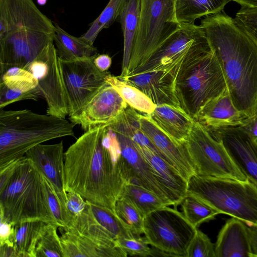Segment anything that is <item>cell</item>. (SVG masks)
<instances>
[{
  "instance_id": "cell-10",
  "label": "cell",
  "mask_w": 257,
  "mask_h": 257,
  "mask_svg": "<svg viewBox=\"0 0 257 257\" xmlns=\"http://www.w3.org/2000/svg\"><path fill=\"white\" fill-rule=\"evenodd\" d=\"M183 145L197 175L240 181L247 179L233 162L222 142L198 122L195 120L188 140Z\"/></svg>"
},
{
  "instance_id": "cell-24",
  "label": "cell",
  "mask_w": 257,
  "mask_h": 257,
  "mask_svg": "<svg viewBox=\"0 0 257 257\" xmlns=\"http://www.w3.org/2000/svg\"><path fill=\"white\" fill-rule=\"evenodd\" d=\"M145 160L161 182L181 203L187 194L188 181L179 171L164 158L149 148L138 144Z\"/></svg>"
},
{
  "instance_id": "cell-47",
  "label": "cell",
  "mask_w": 257,
  "mask_h": 257,
  "mask_svg": "<svg viewBox=\"0 0 257 257\" xmlns=\"http://www.w3.org/2000/svg\"><path fill=\"white\" fill-rule=\"evenodd\" d=\"M111 57L107 54H98L94 60L95 66L102 72L107 71L111 66Z\"/></svg>"
},
{
  "instance_id": "cell-26",
  "label": "cell",
  "mask_w": 257,
  "mask_h": 257,
  "mask_svg": "<svg viewBox=\"0 0 257 257\" xmlns=\"http://www.w3.org/2000/svg\"><path fill=\"white\" fill-rule=\"evenodd\" d=\"M47 224L30 221L14 225L10 241L17 257H36L37 243Z\"/></svg>"
},
{
  "instance_id": "cell-6",
  "label": "cell",
  "mask_w": 257,
  "mask_h": 257,
  "mask_svg": "<svg viewBox=\"0 0 257 257\" xmlns=\"http://www.w3.org/2000/svg\"><path fill=\"white\" fill-rule=\"evenodd\" d=\"M226 89L222 70L211 48L189 55L181 64L175 78L180 106L194 119L203 105Z\"/></svg>"
},
{
  "instance_id": "cell-13",
  "label": "cell",
  "mask_w": 257,
  "mask_h": 257,
  "mask_svg": "<svg viewBox=\"0 0 257 257\" xmlns=\"http://www.w3.org/2000/svg\"><path fill=\"white\" fill-rule=\"evenodd\" d=\"M26 70L38 80V87L47 103V114L65 118L69 114L68 101L54 42L44 49Z\"/></svg>"
},
{
  "instance_id": "cell-38",
  "label": "cell",
  "mask_w": 257,
  "mask_h": 257,
  "mask_svg": "<svg viewBox=\"0 0 257 257\" xmlns=\"http://www.w3.org/2000/svg\"><path fill=\"white\" fill-rule=\"evenodd\" d=\"M44 178L48 190L50 207L57 225L58 228L70 226L76 217L69 211L66 204L60 200L51 183Z\"/></svg>"
},
{
  "instance_id": "cell-2",
  "label": "cell",
  "mask_w": 257,
  "mask_h": 257,
  "mask_svg": "<svg viewBox=\"0 0 257 257\" xmlns=\"http://www.w3.org/2000/svg\"><path fill=\"white\" fill-rule=\"evenodd\" d=\"M222 70L235 107L247 116L257 112V42L224 13L201 21Z\"/></svg>"
},
{
  "instance_id": "cell-22",
  "label": "cell",
  "mask_w": 257,
  "mask_h": 257,
  "mask_svg": "<svg viewBox=\"0 0 257 257\" xmlns=\"http://www.w3.org/2000/svg\"><path fill=\"white\" fill-rule=\"evenodd\" d=\"M216 257H251L246 224L235 218L227 220L215 243Z\"/></svg>"
},
{
  "instance_id": "cell-11",
  "label": "cell",
  "mask_w": 257,
  "mask_h": 257,
  "mask_svg": "<svg viewBox=\"0 0 257 257\" xmlns=\"http://www.w3.org/2000/svg\"><path fill=\"white\" fill-rule=\"evenodd\" d=\"M209 48L208 39L201 25L180 24L161 47L128 75L163 70L172 73L176 78L181 64L189 55L199 50Z\"/></svg>"
},
{
  "instance_id": "cell-4",
  "label": "cell",
  "mask_w": 257,
  "mask_h": 257,
  "mask_svg": "<svg viewBox=\"0 0 257 257\" xmlns=\"http://www.w3.org/2000/svg\"><path fill=\"white\" fill-rule=\"evenodd\" d=\"M0 210L1 219L13 225L41 221L57 225L44 176L25 156L0 168Z\"/></svg>"
},
{
  "instance_id": "cell-18",
  "label": "cell",
  "mask_w": 257,
  "mask_h": 257,
  "mask_svg": "<svg viewBox=\"0 0 257 257\" xmlns=\"http://www.w3.org/2000/svg\"><path fill=\"white\" fill-rule=\"evenodd\" d=\"M64 153L61 141L52 145L39 144L28 151L25 156L33 162L52 185L60 200L66 204Z\"/></svg>"
},
{
  "instance_id": "cell-41",
  "label": "cell",
  "mask_w": 257,
  "mask_h": 257,
  "mask_svg": "<svg viewBox=\"0 0 257 257\" xmlns=\"http://www.w3.org/2000/svg\"><path fill=\"white\" fill-rule=\"evenodd\" d=\"M43 97L42 93L37 86L30 91L24 92L10 89L4 83L0 82V108L7 105L24 100H37Z\"/></svg>"
},
{
  "instance_id": "cell-42",
  "label": "cell",
  "mask_w": 257,
  "mask_h": 257,
  "mask_svg": "<svg viewBox=\"0 0 257 257\" xmlns=\"http://www.w3.org/2000/svg\"><path fill=\"white\" fill-rule=\"evenodd\" d=\"M234 19L237 24L257 42V8L241 7Z\"/></svg>"
},
{
  "instance_id": "cell-43",
  "label": "cell",
  "mask_w": 257,
  "mask_h": 257,
  "mask_svg": "<svg viewBox=\"0 0 257 257\" xmlns=\"http://www.w3.org/2000/svg\"><path fill=\"white\" fill-rule=\"evenodd\" d=\"M66 204L69 211L76 217L85 209L87 202L79 194L67 192Z\"/></svg>"
},
{
  "instance_id": "cell-21",
  "label": "cell",
  "mask_w": 257,
  "mask_h": 257,
  "mask_svg": "<svg viewBox=\"0 0 257 257\" xmlns=\"http://www.w3.org/2000/svg\"><path fill=\"white\" fill-rule=\"evenodd\" d=\"M246 117L235 107L226 89L203 105L194 120L209 131H212L223 127L238 126Z\"/></svg>"
},
{
  "instance_id": "cell-17",
  "label": "cell",
  "mask_w": 257,
  "mask_h": 257,
  "mask_svg": "<svg viewBox=\"0 0 257 257\" xmlns=\"http://www.w3.org/2000/svg\"><path fill=\"white\" fill-rule=\"evenodd\" d=\"M141 129L157 149L161 156L173 166L188 181L196 175L194 166L184 145L179 144L145 114H140Z\"/></svg>"
},
{
  "instance_id": "cell-31",
  "label": "cell",
  "mask_w": 257,
  "mask_h": 257,
  "mask_svg": "<svg viewBox=\"0 0 257 257\" xmlns=\"http://www.w3.org/2000/svg\"><path fill=\"white\" fill-rule=\"evenodd\" d=\"M121 196L130 199L145 216L167 206L155 193L133 183L128 182L125 184Z\"/></svg>"
},
{
  "instance_id": "cell-9",
  "label": "cell",
  "mask_w": 257,
  "mask_h": 257,
  "mask_svg": "<svg viewBox=\"0 0 257 257\" xmlns=\"http://www.w3.org/2000/svg\"><path fill=\"white\" fill-rule=\"evenodd\" d=\"M165 206L145 216L144 234L149 244L168 256L187 257L197 228L177 209Z\"/></svg>"
},
{
  "instance_id": "cell-30",
  "label": "cell",
  "mask_w": 257,
  "mask_h": 257,
  "mask_svg": "<svg viewBox=\"0 0 257 257\" xmlns=\"http://www.w3.org/2000/svg\"><path fill=\"white\" fill-rule=\"evenodd\" d=\"M106 81L117 91L132 108L148 115L154 111L156 105L138 88L110 73L106 77Z\"/></svg>"
},
{
  "instance_id": "cell-28",
  "label": "cell",
  "mask_w": 257,
  "mask_h": 257,
  "mask_svg": "<svg viewBox=\"0 0 257 257\" xmlns=\"http://www.w3.org/2000/svg\"><path fill=\"white\" fill-rule=\"evenodd\" d=\"M55 26L54 43L60 59L70 60L98 54L97 48L81 36L75 37L66 32L57 24Z\"/></svg>"
},
{
  "instance_id": "cell-49",
  "label": "cell",
  "mask_w": 257,
  "mask_h": 257,
  "mask_svg": "<svg viewBox=\"0 0 257 257\" xmlns=\"http://www.w3.org/2000/svg\"><path fill=\"white\" fill-rule=\"evenodd\" d=\"M47 2V0H37V3L40 6L45 5Z\"/></svg>"
},
{
  "instance_id": "cell-29",
  "label": "cell",
  "mask_w": 257,
  "mask_h": 257,
  "mask_svg": "<svg viewBox=\"0 0 257 257\" xmlns=\"http://www.w3.org/2000/svg\"><path fill=\"white\" fill-rule=\"evenodd\" d=\"M139 116L140 114L135 109L128 106L108 125L114 131L127 136L137 144L149 148L161 156L157 149L141 130Z\"/></svg>"
},
{
  "instance_id": "cell-35",
  "label": "cell",
  "mask_w": 257,
  "mask_h": 257,
  "mask_svg": "<svg viewBox=\"0 0 257 257\" xmlns=\"http://www.w3.org/2000/svg\"><path fill=\"white\" fill-rule=\"evenodd\" d=\"M115 212L136 236L144 234L145 216L130 199L119 197L115 205Z\"/></svg>"
},
{
  "instance_id": "cell-23",
  "label": "cell",
  "mask_w": 257,
  "mask_h": 257,
  "mask_svg": "<svg viewBox=\"0 0 257 257\" xmlns=\"http://www.w3.org/2000/svg\"><path fill=\"white\" fill-rule=\"evenodd\" d=\"M148 115L160 129L181 145L187 142L195 122L180 106L168 104L156 105Z\"/></svg>"
},
{
  "instance_id": "cell-46",
  "label": "cell",
  "mask_w": 257,
  "mask_h": 257,
  "mask_svg": "<svg viewBox=\"0 0 257 257\" xmlns=\"http://www.w3.org/2000/svg\"><path fill=\"white\" fill-rule=\"evenodd\" d=\"M249 238L251 257H257V224H246Z\"/></svg>"
},
{
  "instance_id": "cell-34",
  "label": "cell",
  "mask_w": 257,
  "mask_h": 257,
  "mask_svg": "<svg viewBox=\"0 0 257 257\" xmlns=\"http://www.w3.org/2000/svg\"><path fill=\"white\" fill-rule=\"evenodd\" d=\"M90 204L93 215L98 222L117 240L135 237L126 224L116 213L108 209Z\"/></svg>"
},
{
  "instance_id": "cell-15",
  "label": "cell",
  "mask_w": 257,
  "mask_h": 257,
  "mask_svg": "<svg viewBox=\"0 0 257 257\" xmlns=\"http://www.w3.org/2000/svg\"><path fill=\"white\" fill-rule=\"evenodd\" d=\"M128 105L107 82L80 110L69 116L74 125L86 131L100 125L109 124Z\"/></svg>"
},
{
  "instance_id": "cell-12",
  "label": "cell",
  "mask_w": 257,
  "mask_h": 257,
  "mask_svg": "<svg viewBox=\"0 0 257 257\" xmlns=\"http://www.w3.org/2000/svg\"><path fill=\"white\" fill-rule=\"evenodd\" d=\"M97 55L70 60L59 58L69 116L82 108L106 83L110 72H102L95 66Z\"/></svg>"
},
{
  "instance_id": "cell-16",
  "label": "cell",
  "mask_w": 257,
  "mask_h": 257,
  "mask_svg": "<svg viewBox=\"0 0 257 257\" xmlns=\"http://www.w3.org/2000/svg\"><path fill=\"white\" fill-rule=\"evenodd\" d=\"M209 132L222 142L236 166L257 188V143L239 126Z\"/></svg>"
},
{
  "instance_id": "cell-48",
  "label": "cell",
  "mask_w": 257,
  "mask_h": 257,
  "mask_svg": "<svg viewBox=\"0 0 257 257\" xmlns=\"http://www.w3.org/2000/svg\"><path fill=\"white\" fill-rule=\"evenodd\" d=\"M231 1L238 3L241 7L257 8V0H231Z\"/></svg>"
},
{
  "instance_id": "cell-20",
  "label": "cell",
  "mask_w": 257,
  "mask_h": 257,
  "mask_svg": "<svg viewBox=\"0 0 257 257\" xmlns=\"http://www.w3.org/2000/svg\"><path fill=\"white\" fill-rule=\"evenodd\" d=\"M136 87L156 105L168 104L180 106L175 90V76L166 71H151L118 77Z\"/></svg>"
},
{
  "instance_id": "cell-25",
  "label": "cell",
  "mask_w": 257,
  "mask_h": 257,
  "mask_svg": "<svg viewBox=\"0 0 257 257\" xmlns=\"http://www.w3.org/2000/svg\"><path fill=\"white\" fill-rule=\"evenodd\" d=\"M141 0H128L118 19L123 36L122 70L118 77L127 75L133 47L139 23Z\"/></svg>"
},
{
  "instance_id": "cell-1",
  "label": "cell",
  "mask_w": 257,
  "mask_h": 257,
  "mask_svg": "<svg viewBox=\"0 0 257 257\" xmlns=\"http://www.w3.org/2000/svg\"><path fill=\"white\" fill-rule=\"evenodd\" d=\"M83 134L64 153L65 190L79 194L92 205L115 212L125 184L121 157L102 143L105 126Z\"/></svg>"
},
{
  "instance_id": "cell-33",
  "label": "cell",
  "mask_w": 257,
  "mask_h": 257,
  "mask_svg": "<svg viewBox=\"0 0 257 257\" xmlns=\"http://www.w3.org/2000/svg\"><path fill=\"white\" fill-rule=\"evenodd\" d=\"M182 213L194 227L213 220L219 212L195 197L187 195L180 203Z\"/></svg>"
},
{
  "instance_id": "cell-45",
  "label": "cell",
  "mask_w": 257,
  "mask_h": 257,
  "mask_svg": "<svg viewBox=\"0 0 257 257\" xmlns=\"http://www.w3.org/2000/svg\"><path fill=\"white\" fill-rule=\"evenodd\" d=\"M14 225L1 219L0 225V245L7 244L12 246L10 238L14 232Z\"/></svg>"
},
{
  "instance_id": "cell-32",
  "label": "cell",
  "mask_w": 257,
  "mask_h": 257,
  "mask_svg": "<svg viewBox=\"0 0 257 257\" xmlns=\"http://www.w3.org/2000/svg\"><path fill=\"white\" fill-rule=\"evenodd\" d=\"M128 0H109L99 16L90 25L81 37L90 44L93 43L99 33L109 28L118 19Z\"/></svg>"
},
{
  "instance_id": "cell-39",
  "label": "cell",
  "mask_w": 257,
  "mask_h": 257,
  "mask_svg": "<svg viewBox=\"0 0 257 257\" xmlns=\"http://www.w3.org/2000/svg\"><path fill=\"white\" fill-rule=\"evenodd\" d=\"M120 247L127 255L142 257L155 256V249L150 247L146 238L141 236L117 240Z\"/></svg>"
},
{
  "instance_id": "cell-44",
  "label": "cell",
  "mask_w": 257,
  "mask_h": 257,
  "mask_svg": "<svg viewBox=\"0 0 257 257\" xmlns=\"http://www.w3.org/2000/svg\"><path fill=\"white\" fill-rule=\"evenodd\" d=\"M245 132L250 137L257 143V112L246 117L238 126Z\"/></svg>"
},
{
  "instance_id": "cell-37",
  "label": "cell",
  "mask_w": 257,
  "mask_h": 257,
  "mask_svg": "<svg viewBox=\"0 0 257 257\" xmlns=\"http://www.w3.org/2000/svg\"><path fill=\"white\" fill-rule=\"evenodd\" d=\"M0 82L10 89L27 92L36 88L37 79L28 70L12 67L1 75Z\"/></svg>"
},
{
  "instance_id": "cell-3",
  "label": "cell",
  "mask_w": 257,
  "mask_h": 257,
  "mask_svg": "<svg viewBox=\"0 0 257 257\" xmlns=\"http://www.w3.org/2000/svg\"><path fill=\"white\" fill-rule=\"evenodd\" d=\"M55 26L32 0H0V74L26 69L54 42Z\"/></svg>"
},
{
  "instance_id": "cell-40",
  "label": "cell",
  "mask_w": 257,
  "mask_h": 257,
  "mask_svg": "<svg viewBox=\"0 0 257 257\" xmlns=\"http://www.w3.org/2000/svg\"><path fill=\"white\" fill-rule=\"evenodd\" d=\"M187 257H216L215 244L197 228L188 246Z\"/></svg>"
},
{
  "instance_id": "cell-5",
  "label": "cell",
  "mask_w": 257,
  "mask_h": 257,
  "mask_svg": "<svg viewBox=\"0 0 257 257\" xmlns=\"http://www.w3.org/2000/svg\"><path fill=\"white\" fill-rule=\"evenodd\" d=\"M74 124L65 118L29 109L0 110V168L25 156L35 146L74 136Z\"/></svg>"
},
{
  "instance_id": "cell-36",
  "label": "cell",
  "mask_w": 257,
  "mask_h": 257,
  "mask_svg": "<svg viewBox=\"0 0 257 257\" xmlns=\"http://www.w3.org/2000/svg\"><path fill=\"white\" fill-rule=\"evenodd\" d=\"M58 227L47 224L36 246V257H63Z\"/></svg>"
},
{
  "instance_id": "cell-7",
  "label": "cell",
  "mask_w": 257,
  "mask_h": 257,
  "mask_svg": "<svg viewBox=\"0 0 257 257\" xmlns=\"http://www.w3.org/2000/svg\"><path fill=\"white\" fill-rule=\"evenodd\" d=\"M187 194L220 214L229 215L246 224H257V188L248 179L240 181L196 174L188 181Z\"/></svg>"
},
{
  "instance_id": "cell-8",
  "label": "cell",
  "mask_w": 257,
  "mask_h": 257,
  "mask_svg": "<svg viewBox=\"0 0 257 257\" xmlns=\"http://www.w3.org/2000/svg\"><path fill=\"white\" fill-rule=\"evenodd\" d=\"M179 24L175 15V0H141L139 23L127 75L160 48Z\"/></svg>"
},
{
  "instance_id": "cell-19",
  "label": "cell",
  "mask_w": 257,
  "mask_h": 257,
  "mask_svg": "<svg viewBox=\"0 0 257 257\" xmlns=\"http://www.w3.org/2000/svg\"><path fill=\"white\" fill-rule=\"evenodd\" d=\"M87 202L84 211L76 217L73 224L65 227L85 239L94 246L99 257H125L126 253L114 237L97 220Z\"/></svg>"
},
{
  "instance_id": "cell-27",
  "label": "cell",
  "mask_w": 257,
  "mask_h": 257,
  "mask_svg": "<svg viewBox=\"0 0 257 257\" xmlns=\"http://www.w3.org/2000/svg\"><path fill=\"white\" fill-rule=\"evenodd\" d=\"M231 0H175L176 19L179 24H194L198 19L220 13Z\"/></svg>"
},
{
  "instance_id": "cell-14",
  "label": "cell",
  "mask_w": 257,
  "mask_h": 257,
  "mask_svg": "<svg viewBox=\"0 0 257 257\" xmlns=\"http://www.w3.org/2000/svg\"><path fill=\"white\" fill-rule=\"evenodd\" d=\"M114 132L119 143L121 153L120 165L127 182L139 185L152 191L167 206H173L177 209L180 202L161 182L143 157L138 144L127 136Z\"/></svg>"
}]
</instances>
